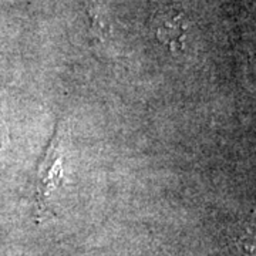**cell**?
<instances>
[{
    "mask_svg": "<svg viewBox=\"0 0 256 256\" xmlns=\"http://www.w3.org/2000/svg\"><path fill=\"white\" fill-rule=\"evenodd\" d=\"M62 132L58 134V126L50 146L47 148L46 156L38 165L36 182V202L38 212L47 210V200L52 194V190L60 185L62 181Z\"/></svg>",
    "mask_w": 256,
    "mask_h": 256,
    "instance_id": "6da1fadb",
    "label": "cell"
},
{
    "mask_svg": "<svg viewBox=\"0 0 256 256\" xmlns=\"http://www.w3.org/2000/svg\"><path fill=\"white\" fill-rule=\"evenodd\" d=\"M156 38L172 52L182 50L186 26L185 18L175 9H166L158 12L154 18Z\"/></svg>",
    "mask_w": 256,
    "mask_h": 256,
    "instance_id": "7a4b0ae2",
    "label": "cell"
}]
</instances>
